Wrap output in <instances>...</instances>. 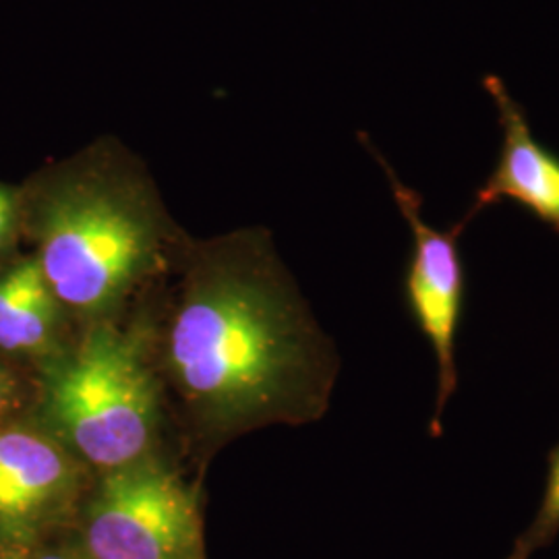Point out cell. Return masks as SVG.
Instances as JSON below:
<instances>
[{
	"label": "cell",
	"instance_id": "obj_1",
	"mask_svg": "<svg viewBox=\"0 0 559 559\" xmlns=\"http://www.w3.org/2000/svg\"><path fill=\"white\" fill-rule=\"evenodd\" d=\"M164 362L193 427L224 441L272 423L320 419L334 353L258 233L201 245L170 311Z\"/></svg>",
	"mask_w": 559,
	"mask_h": 559
},
{
	"label": "cell",
	"instance_id": "obj_2",
	"mask_svg": "<svg viewBox=\"0 0 559 559\" xmlns=\"http://www.w3.org/2000/svg\"><path fill=\"white\" fill-rule=\"evenodd\" d=\"M34 218L52 295L90 318L110 313L150 278L170 239L152 185L108 147L52 179Z\"/></svg>",
	"mask_w": 559,
	"mask_h": 559
},
{
	"label": "cell",
	"instance_id": "obj_3",
	"mask_svg": "<svg viewBox=\"0 0 559 559\" xmlns=\"http://www.w3.org/2000/svg\"><path fill=\"white\" fill-rule=\"evenodd\" d=\"M44 413L62 443L102 473L150 456L160 400L140 336L94 323L48 367Z\"/></svg>",
	"mask_w": 559,
	"mask_h": 559
},
{
	"label": "cell",
	"instance_id": "obj_4",
	"mask_svg": "<svg viewBox=\"0 0 559 559\" xmlns=\"http://www.w3.org/2000/svg\"><path fill=\"white\" fill-rule=\"evenodd\" d=\"M67 528L94 559H207L195 491L154 456L102 473Z\"/></svg>",
	"mask_w": 559,
	"mask_h": 559
},
{
	"label": "cell",
	"instance_id": "obj_5",
	"mask_svg": "<svg viewBox=\"0 0 559 559\" xmlns=\"http://www.w3.org/2000/svg\"><path fill=\"white\" fill-rule=\"evenodd\" d=\"M367 147L383 166L400 212L413 230L415 242L404 276V297L420 334L429 340L438 359V400L431 420V436L438 438L443 433V411L448 400L459 388L456 338L466 302V270L459 239L466 226L459 222L450 230H438L423 221L419 193L396 177L369 141Z\"/></svg>",
	"mask_w": 559,
	"mask_h": 559
},
{
	"label": "cell",
	"instance_id": "obj_6",
	"mask_svg": "<svg viewBox=\"0 0 559 559\" xmlns=\"http://www.w3.org/2000/svg\"><path fill=\"white\" fill-rule=\"evenodd\" d=\"M81 471L64 445L27 427L0 429V543L32 551L67 528L81 500Z\"/></svg>",
	"mask_w": 559,
	"mask_h": 559
},
{
	"label": "cell",
	"instance_id": "obj_7",
	"mask_svg": "<svg viewBox=\"0 0 559 559\" xmlns=\"http://www.w3.org/2000/svg\"><path fill=\"white\" fill-rule=\"evenodd\" d=\"M483 85L498 106L503 141L496 170L483 182L460 224L466 226L483 210L512 201L559 235L558 154L533 135L522 106L498 75H487Z\"/></svg>",
	"mask_w": 559,
	"mask_h": 559
},
{
	"label": "cell",
	"instance_id": "obj_8",
	"mask_svg": "<svg viewBox=\"0 0 559 559\" xmlns=\"http://www.w3.org/2000/svg\"><path fill=\"white\" fill-rule=\"evenodd\" d=\"M57 297L44 278L38 260H23L0 276V348L34 353L55 325Z\"/></svg>",
	"mask_w": 559,
	"mask_h": 559
},
{
	"label": "cell",
	"instance_id": "obj_9",
	"mask_svg": "<svg viewBox=\"0 0 559 559\" xmlns=\"http://www.w3.org/2000/svg\"><path fill=\"white\" fill-rule=\"evenodd\" d=\"M559 535V445L549 454L547 480L539 510L528 528L520 535L508 559H531L549 547Z\"/></svg>",
	"mask_w": 559,
	"mask_h": 559
},
{
	"label": "cell",
	"instance_id": "obj_10",
	"mask_svg": "<svg viewBox=\"0 0 559 559\" xmlns=\"http://www.w3.org/2000/svg\"><path fill=\"white\" fill-rule=\"evenodd\" d=\"M29 559H94L83 547L80 540L73 537L69 528H60L57 533L48 535L40 540L32 551Z\"/></svg>",
	"mask_w": 559,
	"mask_h": 559
},
{
	"label": "cell",
	"instance_id": "obj_11",
	"mask_svg": "<svg viewBox=\"0 0 559 559\" xmlns=\"http://www.w3.org/2000/svg\"><path fill=\"white\" fill-rule=\"evenodd\" d=\"M15 218H17L15 195L11 193V189L0 185V249L7 245V240L11 237Z\"/></svg>",
	"mask_w": 559,
	"mask_h": 559
},
{
	"label": "cell",
	"instance_id": "obj_12",
	"mask_svg": "<svg viewBox=\"0 0 559 559\" xmlns=\"http://www.w3.org/2000/svg\"><path fill=\"white\" fill-rule=\"evenodd\" d=\"M15 402H17V383L4 369H0V415L11 411Z\"/></svg>",
	"mask_w": 559,
	"mask_h": 559
},
{
	"label": "cell",
	"instance_id": "obj_13",
	"mask_svg": "<svg viewBox=\"0 0 559 559\" xmlns=\"http://www.w3.org/2000/svg\"><path fill=\"white\" fill-rule=\"evenodd\" d=\"M0 559H29V551L15 549V547H9V545L0 543Z\"/></svg>",
	"mask_w": 559,
	"mask_h": 559
}]
</instances>
